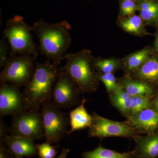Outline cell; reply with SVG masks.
<instances>
[{"label":"cell","instance_id":"6da1fadb","mask_svg":"<svg viewBox=\"0 0 158 158\" xmlns=\"http://www.w3.org/2000/svg\"><path fill=\"white\" fill-rule=\"evenodd\" d=\"M70 29V24L66 21L52 23L42 19L31 27L32 32L39 39L41 53L58 66L71 43Z\"/></svg>","mask_w":158,"mask_h":158},{"label":"cell","instance_id":"7a4b0ae2","mask_svg":"<svg viewBox=\"0 0 158 158\" xmlns=\"http://www.w3.org/2000/svg\"><path fill=\"white\" fill-rule=\"evenodd\" d=\"M59 68L49 59L44 62H36L33 77L23 92L31 109L40 110L44 105L52 101Z\"/></svg>","mask_w":158,"mask_h":158},{"label":"cell","instance_id":"3957f363","mask_svg":"<svg viewBox=\"0 0 158 158\" xmlns=\"http://www.w3.org/2000/svg\"><path fill=\"white\" fill-rule=\"evenodd\" d=\"M66 64L59 68L65 72L78 86L81 93H94L98 89L99 80L92 66L93 58L90 52L83 50L66 53Z\"/></svg>","mask_w":158,"mask_h":158},{"label":"cell","instance_id":"277c9868","mask_svg":"<svg viewBox=\"0 0 158 158\" xmlns=\"http://www.w3.org/2000/svg\"><path fill=\"white\" fill-rule=\"evenodd\" d=\"M31 32V27L24 21L22 16L16 15L7 21L3 34L10 45L9 56L28 54L37 58L38 49Z\"/></svg>","mask_w":158,"mask_h":158},{"label":"cell","instance_id":"5b68a950","mask_svg":"<svg viewBox=\"0 0 158 158\" xmlns=\"http://www.w3.org/2000/svg\"><path fill=\"white\" fill-rule=\"evenodd\" d=\"M37 58L28 54L9 56L0 73L1 83H8L19 88L25 87L34 74Z\"/></svg>","mask_w":158,"mask_h":158},{"label":"cell","instance_id":"8992f818","mask_svg":"<svg viewBox=\"0 0 158 158\" xmlns=\"http://www.w3.org/2000/svg\"><path fill=\"white\" fill-rule=\"evenodd\" d=\"M9 133L11 136L30 138L33 141L44 137L41 112L31 109L12 116Z\"/></svg>","mask_w":158,"mask_h":158},{"label":"cell","instance_id":"52a82bcc","mask_svg":"<svg viewBox=\"0 0 158 158\" xmlns=\"http://www.w3.org/2000/svg\"><path fill=\"white\" fill-rule=\"evenodd\" d=\"M40 110L46 141L50 144L59 143L68 134L66 114L52 101L44 105Z\"/></svg>","mask_w":158,"mask_h":158},{"label":"cell","instance_id":"ba28073f","mask_svg":"<svg viewBox=\"0 0 158 158\" xmlns=\"http://www.w3.org/2000/svg\"><path fill=\"white\" fill-rule=\"evenodd\" d=\"M91 115L93 120L88 131L90 138H98L101 141L110 137L133 139L139 135L132 127L127 120L114 121L103 117L95 112H92Z\"/></svg>","mask_w":158,"mask_h":158},{"label":"cell","instance_id":"9c48e42d","mask_svg":"<svg viewBox=\"0 0 158 158\" xmlns=\"http://www.w3.org/2000/svg\"><path fill=\"white\" fill-rule=\"evenodd\" d=\"M81 93L78 86L65 72L59 70V77L54 86L52 101L60 110L69 109L80 105Z\"/></svg>","mask_w":158,"mask_h":158},{"label":"cell","instance_id":"30bf717a","mask_svg":"<svg viewBox=\"0 0 158 158\" xmlns=\"http://www.w3.org/2000/svg\"><path fill=\"white\" fill-rule=\"evenodd\" d=\"M30 105L19 88L8 83H1L0 116H13L31 109Z\"/></svg>","mask_w":158,"mask_h":158},{"label":"cell","instance_id":"8fae6325","mask_svg":"<svg viewBox=\"0 0 158 158\" xmlns=\"http://www.w3.org/2000/svg\"><path fill=\"white\" fill-rule=\"evenodd\" d=\"M132 127L141 135L158 131V111L150 108L127 118Z\"/></svg>","mask_w":158,"mask_h":158},{"label":"cell","instance_id":"7c38bea8","mask_svg":"<svg viewBox=\"0 0 158 158\" xmlns=\"http://www.w3.org/2000/svg\"><path fill=\"white\" fill-rule=\"evenodd\" d=\"M135 158L158 157V131L148 135H139L133 138Z\"/></svg>","mask_w":158,"mask_h":158},{"label":"cell","instance_id":"4fadbf2b","mask_svg":"<svg viewBox=\"0 0 158 158\" xmlns=\"http://www.w3.org/2000/svg\"><path fill=\"white\" fill-rule=\"evenodd\" d=\"M34 141L30 138L8 135L2 142L16 158L31 157L38 155L37 146Z\"/></svg>","mask_w":158,"mask_h":158},{"label":"cell","instance_id":"5bb4252c","mask_svg":"<svg viewBox=\"0 0 158 158\" xmlns=\"http://www.w3.org/2000/svg\"><path fill=\"white\" fill-rule=\"evenodd\" d=\"M118 85L126 92L133 97L146 96L152 98L156 94L155 88L147 82L125 76L118 81Z\"/></svg>","mask_w":158,"mask_h":158},{"label":"cell","instance_id":"9a60e30c","mask_svg":"<svg viewBox=\"0 0 158 158\" xmlns=\"http://www.w3.org/2000/svg\"><path fill=\"white\" fill-rule=\"evenodd\" d=\"M132 78L143 81L154 87L158 85V56H152L131 73Z\"/></svg>","mask_w":158,"mask_h":158},{"label":"cell","instance_id":"2e32d148","mask_svg":"<svg viewBox=\"0 0 158 158\" xmlns=\"http://www.w3.org/2000/svg\"><path fill=\"white\" fill-rule=\"evenodd\" d=\"M88 100L84 98H82L81 104L69 113L71 128L68 135H71L77 130L89 128L92 124V116L90 115L85 107Z\"/></svg>","mask_w":158,"mask_h":158},{"label":"cell","instance_id":"e0dca14e","mask_svg":"<svg viewBox=\"0 0 158 158\" xmlns=\"http://www.w3.org/2000/svg\"><path fill=\"white\" fill-rule=\"evenodd\" d=\"M109 96L110 103L112 106L118 110L126 119L129 118L131 114V97L119 85L114 92Z\"/></svg>","mask_w":158,"mask_h":158},{"label":"cell","instance_id":"ac0fdd59","mask_svg":"<svg viewBox=\"0 0 158 158\" xmlns=\"http://www.w3.org/2000/svg\"><path fill=\"white\" fill-rule=\"evenodd\" d=\"M141 16L147 24L158 27V2L154 0H141L138 6Z\"/></svg>","mask_w":158,"mask_h":158},{"label":"cell","instance_id":"d6986e66","mask_svg":"<svg viewBox=\"0 0 158 158\" xmlns=\"http://www.w3.org/2000/svg\"><path fill=\"white\" fill-rule=\"evenodd\" d=\"M151 49L145 48L132 54L127 57L124 62L126 76L130 77L132 73L139 68L151 56Z\"/></svg>","mask_w":158,"mask_h":158},{"label":"cell","instance_id":"ffe728a7","mask_svg":"<svg viewBox=\"0 0 158 158\" xmlns=\"http://www.w3.org/2000/svg\"><path fill=\"white\" fill-rule=\"evenodd\" d=\"M82 156L83 158H135L133 150L120 153L105 148L101 144L93 150L83 152Z\"/></svg>","mask_w":158,"mask_h":158},{"label":"cell","instance_id":"44dd1931","mask_svg":"<svg viewBox=\"0 0 158 158\" xmlns=\"http://www.w3.org/2000/svg\"><path fill=\"white\" fill-rule=\"evenodd\" d=\"M92 66L97 72L105 74L113 73L121 67L120 62L115 59H93Z\"/></svg>","mask_w":158,"mask_h":158},{"label":"cell","instance_id":"7402d4cb","mask_svg":"<svg viewBox=\"0 0 158 158\" xmlns=\"http://www.w3.org/2000/svg\"><path fill=\"white\" fill-rule=\"evenodd\" d=\"M119 24L125 31L131 34L139 35L144 32L143 19L138 15H133L122 20Z\"/></svg>","mask_w":158,"mask_h":158},{"label":"cell","instance_id":"603a6c76","mask_svg":"<svg viewBox=\"0 0 158 158\" xmlns=\"http://www.w3.org/2000/svg\"><path fill=\"white\" fill-rule=\"evenodd\" d=\"M151 98L146 96H136L132 97L130 117L143 110L151 108Z\"/></svg>","mask_w":158,"mask_h":158},{"label":"cell","instance_id":"cb8c5ba5","mask_svg":"<svg viewBox=\"0 0 158 158\" xmlns=\"http://www.w3.org/2000/svg\"><path fill=\"white\" fill-rule=\"evenodd\" d=\"M95 74L99 81L103 83L109 95L114 92L118 87V81L113 73L105 74L95 72Z\"/></svg>","mask_w":158,"mask_h":158},{"label":"cell","instance_id":"d4e9b609","mask_svg":"<svg viewBox=\"0 0 158 158\" xmlns=\"http://www.w3.org/2000/svg\"><path fill=\"white\" fill-rule=\"evenodd\" d=\"M50 143L46 142L36 144L38 155L40 158H55L57 155L56 148L59 146H52Z\"/></svg>","mask_w":158,"mask_h":158},{"label":"cell","instance_id":"484cf974","mask_svg":"<svg viewBox=\"0 0 158 158\" xmlns=\"http://www.w3.org/2000/svg\"><path fill=\"white\" fill-rule=\"evenodd\" d=\"M10 47L7 40L3 36L0 40V68H3L9 59Z\"/></svg>","mask_w":158,"mask_h":158},{"label":"cell","instance_id":"4316f807","mask_svg":"<svg viewBox=\"0 0 158 158\" xmlns=\"http://www.w3.org/2000/svg\"><path fill=\"white\" fill-rule=\"evenodd\" d=\"M137 9H138V6L134 1H123L120 6V13L124 16L132 15Z\"/></svg>","mask_w":158,"mask_h":158},{"label":"cell","instance_id":"83f0119b","mask_svg":"<svg viewBox=\"0 0 158 158\" xmlns=\"http://www.w3.org/2000/svg\"><path fill=\"white\" fill-rule=\"evenodd\" d=\"M14 155L6 146L2 141H0V158H14Z\"/></svg>","mask_w":158,"mask_h":158},{"label":"cell","instance_id":"f1b7e54d","mask_svg":"<svg viewBox=\"0 0 158 158\" xmlns=\"http://www.w3.org/2000/svg\"><path fill=\"white\" fill-rule=\"evenodd\" d=\"M10 128L7 125L4 123L2 118L0 119V141H2L4 138L8 136L9 133Z\"/></svg>","mask_w":158,"mask_h":158},{"label":"cell","instance_id":"f546056e","mask_svg":"<svg viewBox=\"0 0 158 158\" xmlns=\"http://www.w3.org/2000/svg\"><path fill=\"white\" fill-rule=\"evenodd\" d=\"M151 108L158 111V94H156L151 98Z\"/></svg>","mask_w":158,"mask_h":158},{"label":"cell","instance_id":"4dcf8cb0","mask_svg":"<svg viewBox=\"0 0 158 158\" xmlns=\"http://www.w3.org/2000/svg\"><path fill=\"white\" fill-rule=\"evenodd\" d=\"M69 152H70V149L65 148H62V152L57 158H66Z\"/></svg>","mask_w":158,"mask_h":158},{"label":"cell","instance_id":"1f68e13d","mask_svg":"<svg viewBox=\"0 0 158 158\" xmlns=\"http://www.w3.org/2000/svg\"><path fill=\"white\" fill-rule=\"evenodd\" d=\"M154 50L158 54V32L156 34V39L154 42Z\"/></svg>","mask_w":158,"mask_h":158},{"label":"cell","instance_id":"d6a6232c","mask_svg":"<svg viewBox=\"0 0 158 158\" xmlns=\"http://www.w3.org/2000/svg\"><path fill=\"white\" fill-rule=\"evenodd\" d=\"M123 1H134V0H123Z\"/></svg>","mask_w":158,"mask_h":158},{"label":"cell","instance_id":"836d02e7","mask_svg":"<svg viewBox=\"0 0 158 158\" xmlns=\"http://www.w3.org/2000/svg\"><path fill=\"white\" fill-rule=\"evenodd\" d=\"M23 158L22 157H20V158Z\"/></svg>","mask_w":158,"mask_h":158}]
</instances>
